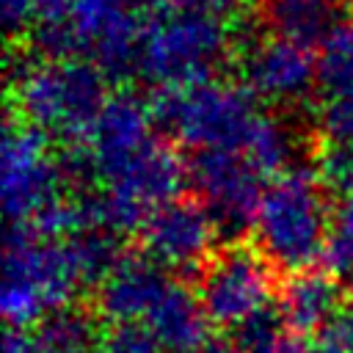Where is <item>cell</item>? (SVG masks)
<instances>
[{
  "label": "cell",
  "mask_w": 353,
  "mask_h": 353,
  "mask_svg": "<svg viewBox=\"0 0 353 353\" xmlns=\"http://www.w3.org/2000/svg\"><path fill=\"white\" fill-rule=\"evenodd\" d=\"M17 116L44 135L69 143L88 141L110 91V77L88 58L41 61L28 47H11L6 58Z\"/></svg>",
  "instance_id": "6da1fadb"
},
{
  "label": "cell",
  "mask_w": 353,
  "mask_h": 353,
  "mask_svg": "<svg viewBox=\"0 0 353 353\" xmlns=\"http://www.w3.org/2000/svg\"><path fill=\"white\" fill-rule=\"evenodd\" d=\"M226 58H232V28L218 14L188 0H165L143 22L135 74L157 91L188 88L215 80Z\"/></svg>",
  "instance_id": "7a4b0ae2"
},
{
  "label": "cell",
  "mask_w": 353,
  "mask_h": 353,
  "mask_svg": "<svg viewBox=\"0 0 353 353\" xmlns=\"http://www.w3.org/2000/svg\"><path fill=\"white\" fill-rule=\"evenodd\" d=\"M331 226L334 210L312 165H298L265 185L254 218V237L276 270L301 273L320 262Z\"/></svg>",
  "instance_id": "3957f363"
},
{
  "label": "cell",
  "mask_w": 353,
  "mask_h": 353,
  "mask_svg": "<svg viewBox=\"0 0 353 353\" xmlns=\"http://www.w3.org/2000/svg\"><path fill=\"white\" fill-rule=\"evenodd\" d=\"M245 85L207 80L152 97L154 124L193 152H243L259 113Z\"/></svg>",
  "instance_id": "277c9868"
},
{
  "label": "cell",
  "mask_w": 353,
  "mask_h": 353,
  "mask_svg": "<svg viewBox=\"0 0 353 353\" xmlns=\"http://www.w3.org/2000/svg\"><path fill=\"white\" fill-rule=\"evenodd\" d=\"M80 276L66 240H44L14 223L6 240V276L0 309L11 328L41 323L50 312L69 306Z\"/></svg>",
  "instance_id": "5b68a950"
},
{
  "label": "cell",
  "mask_w": 353,
  "mask_h": 353,
  "mask_svg": "<svg viewBox=\"0 0 353 353\" xmlns=\"http://www.w3.org/2000/svg\"><path fill=\"white\" fill-rule=\"evenodd\" d=\"M50 135L22 121L17 113L6 119L0 149V188L6 215L14 223H30L50 204L63 199L66 179L58 157L50 154Z\"/></svg>",
  "instance_id": "8992f818"
},
{
  "label": "cell",
  "mask_w": 353,
  "mask_h": 353,
  "mask_svg": "<svg viewBox=\"0 0 353 353\" xmlns=\"http://www.w3.org/2000/svg\"><path fill=\"white\" fill-rule=\"evenodd\" d=\"M232 58L240 69V85L254 99L292 108L317 88V58L312 50L279 36H262L254 25L232 28Z\"/></svg>",
  "instance_id": "52a82bcc"
},
{
  "label": "cell",
  "mask_w": 353,
  "mask_h": 353,
  "mask_svg": "<svg viewBox=\"0 0 353 353\" xmlns=\"http://www.w3.org/2000/svg\"><path fill=\"white\" fill-rule=\"evenodd\" d=\"M273 265L256 245L229 243L201 268L196 295L215 325L237 328L268 309L273 295Z\"/></svg>",
  "instance_id": "ba28073f"
},
{
  "label": "cell",
  "mask_w": 353,
  "mask_h": 353,
  "mask_svg": "<svg viewBox=\"0 0 353 353\" xmlns=\"http://www.w3.org/2000/svg\"><path fill=\"white\" fill-rule=\"evenodd\" d=\"M188 185L212 215L221 237L237 243L240 234L254 229L265 188L262 174L243 152H196L188 163Z\"/></svg>",
  "instance_id": "9c48e42d"
},
{
  "label": "cell",
  "mask_w": 353,
  "mask_h": 353,
  "mask_svg": "<svg viewBox=\"0 0 353 353\" xmlns=\"http://www.w3.org/2000/svg\"><path fill=\"white\" fill-rule=\"evenodd\" d=\"M143 254L171 270H199L215 254L218 226L199 199H171L152 210L141 226Z\"/></svg>",
  "instance_id": "30bf717a"
},
{
  "label": "cell",
  "mask_w": 353,
  "mask_h": 353,
  "mask_svg": "<svg viewBox=\"0 0 353 353\" xmlns=\"http://www.w3.org/2000/svg\"><path fill=\"white\" fill-rule=\"evenodd\" d=\"M152 127V99H143L135 91H113L85 141L94 157L97 182H105L135 152H141L154 138Z\"/></svg>",
  "instance_id": "8fae6325"
},
{
  "label": "cell",
  "mask_w": 353,
  "mask_h": 353,
  "mask_svg": "<svg viewBox=\"0 0 353 353\" xmlns=\"http://www.w3.org/2000/svg\"><path fill=\"white\" fill-rule=\"evenodd\" d=\"M168 287L171 279L163 265L146 254H124L110 276L97 287V309L113 325L141 323Z\"/></svg>",
  "instance_id": "7c38bea8"
},
{
  "label": "cell",
  "mask_w": 353,
  "mask_h": 353,
  "mask_svg": "<svg viewBox=\"0 0 353 353\" xmlns=\"http://www.w3.org/2000/svg\"><path fill=\"white\" fill-rule=\"evenodd\" d=\"M345 306V290L328 270H301L290 273L279 292V314L292 334H323L339 317Z\"/></svg>",
  "instance_id": "4fadbf2b"
},
{
  "label": "cell",
  "mask_w": 353,
  "mask_h": 353,
  "mask_svg": "<svg viewBox=\"0 0 353 353\" xmlns=\"http://www.w3.org/2000/svg\"><path fill=\"white\" fill-rule=\"evenodd\" d=\"M146 325L157 334V339L165 347H171L176 353L196 350L210 339L207 336L210 317H207L199 295L176 281H171V287L163 292L157 306L149 312Z\"/></svg>",
  "instance_id": "5bb4252c"
},
{
  "label": "cell",
  "mask_w": 353,
  "mask_h": 353,
  "mask_svg": "<svg viewBox=\"0 0 353 353\" xmlns=\"http://www.w3.org/2000/svg\"><path fill=\"white\" fill-rule=\"evenodd\" d=\"M262 22L270 36L295 41L309 50L320 47L342 28L334 0H268Z\"/></svg>",
  "instance_id": "9a60e30c"
},
{
  "label": "cell",
  "mask_w": 353,
  "mask_h": 353,
  "mask_svg": "<svg viewBox=\"0 0 353 353\" xmlns=\"http://www.w3.org/2000/svg\"><path fill=\"white\" fill-rule=\"evenodd\" d=\"M99 317L83 306H61L50 312L33 334L39 353H102Z\"/></svg>",
  "instance_id": "2e32d148"
},
{
  "label": "cell",
  "mask_w": 353,
  "mask_h": 353,
  "mask_svg": "<svg viewBox=\"0 0 353 353\" xmlns=\"http://www.w3.org/2000/svg\"><path fill=\"white\" fill-rule=\"evenodd\" d=\"M243 154L248 157V163L262 174V176H281L292 168H298V157H301V135L298 130L281 119V116H259L245 146Z\"/></svg>",
  "instance_id": "e0dca14e"
},
{
  "label": "cell",
  "mask_w": 353,
  "mask_h": 353,
  "mask_svg": "<svg viewBox=\"0 0 353 353\" xmlns=\"http://www.w3.org/2000/svg\"><path fill=\"white\" fill-rule=\"evenodd\" d=\"M83 287H99L121 262V234L108 229H83L66 240Z\"/></svg>",
  "instance_id": "ac0fdd59"
},
{
  "label": "cell",
  "mask_w": 353,
  "mask_h": 353,
  "mask_svg": "<svg viewBox=\"0 0 353 353\" xmlns=\"http://www.w3.org/2000/svg\"><path fill=\"white\" fill-rule=\"evenodd\" d=\"M317 91L328 99L353 97V28H339L320 44Z\"/></svg>",
  "instance_id": "d6986e66"
},
{
  "label": "cell",
  "mask_w": 353,
  "mask_h": 353,
  "mask_svg": "<svg viewBox=\"0 0 353 353\" xmlns=\"http://www.w3.org/2000/svg\"><path fill=\"white\" fill-rule=\"evenodd\" d=\"M312 168L325 193H336L339 199L353 196V146L325 141L314 152Z\"/></svg>",
  "instance_id": "ffe728a7"
},
{
  "label": "cell",
  "mask_w": 353,
  "mask_h": 353,
  "mask_svg": "<svg viewBox=\"0 0 353 353\" xmlns=\"http://www.w3.org/2000/svg\"><path fill=\"white\" fill-rule=\"evenodd\" d=\"M284 320L279 312L262 309L254 317H248L243 325L234 328V345L240 353H262L265 347H270L281 334H284Z\"/></svg>",
  "instance_id": "44dd1931"
},
{
  "label": "cell",
  "mask_w": 353,
  "mask_h": 353,
  "mask_svg": "<svg viewBox=\"0 0 353 353\" xmlns=\"http://www.w3.org/2000/svg\"><path fill=\"white\" fill-rule=\"evenodd\" d=\"M163 347L146 323H119L102 339V353H163Z\"/></svg>",
  "instance_id": "7402d4cb"
},
{
  "label": "cell",
  "mask_w": 353,
  "mask_h": 353,
  "mask_svg": "<svg viewBox=\"0 0 353 353\" xmlns=\"http://www.w3.org/2000/svg\"><path fill=\"white\" fill-rule=\"evenodd\" d=\"M317 124L325 141L353 146V97L328 99L317 116Z\"/></svg>",
  "instance_id": "603a6c76"
},
{
  "label": "cell",
  "mask_w": 353,
  "mask_h": 353,
  "mask_svg": "<svg viewBox=\"0 0 353 353\" xmlns=\"http://www.w3.org/2000/svg\"><path fill=\"white\" fill-rule=\"evenodd\" d=\"M320 262H323V270H328V273L336 276V279L353 276V237H347V234L331 229Z\"/></svg>",
  "instance_id": "cb8c5ba5"
},
{
  "label": "cell",
  "mask_w": 353,
  "mask_h": 353,
  "mask_svg": "<svg viewBox=\"0 0 353 353\" xmlns=\"http://www.w3.org/2000/svg\"><path fill=\"white\" fill-rule=\"evenodd\" d=\"M41 8V0H0V17L8 36H22L30 30L36 14Z\"/></svg>",
  "instance_id": "d4e9b609"
},
{
  "label": "cell",
  "mask_w": 353,
  "mask_h": 353,
  "mask_svg": "<svg viewBox=\"0 0 353 353\" xmlns=\"http://www.w3.org/2000/svg\"><path fill=\"white\" fill-rule=\"evenodd\" d=\"M108 11H116V14H127V17H135V19H143L149 14H154L165 0H91Z\"/></svg>",
  "instance_id": "484cf974"
},
{
  "label": "cell",
  "mask_w": 353,
  "mask_h": 353,
  "mask_svg": "<svg viewBox=\"0 0 353 353\" xmlns=\"http://www.w3.org/2000/svg\"><path fill=\"white\" fill-rule=\"evenodd\" d=\"M262 353H320L317 345H312L309 339H303L301 334H281L270 347H265Z\"/></svg>",
  "instance_id": "4316f807"
},
{
  "label": "cell",
  "mask_w": 353,
  "mask_h": 353,
  "mask_svg": "<svg viewBox=\"0 0 353 353\" xmlns=\"http://www.w3.org/2000/svg\"><path fill=\"white\" fill-rule=\"evenodd\" d=\"M3 353H39L33 336L25 334V328H8L3 336Z\"/></svg>",
  "instance_id": "83f0119b"
},
{
  "label": "cell",
  "mask_w": 353,
  "mask_h": 353,
  "mask_svg": "<svg viewBox=\"0 0 353 353\" xmlns=\"http://www.w3.org/2000/svg\"><path fill=\"white\" fill-rule=\"evenodd\" d=\"M331 229L353 237V196L339 199V204L334 207V226Z\"/></svg>",
  "instance_id": "f1b7e54d"
},
{
  "label": "cell",
  "mask_w": 353,
  "mask_h": 353,
  "mask_svg": "<svg viewBox=\"0 0 353 353\" xmlns=\"http://www.w3.org/2000/svg\"><path fill=\"white\" fill-rule=\"evenodd\" d=\"M331 331H334V336L342 342V347H345L347 353H353V301H350L347 312H342V317L331 325Z\"/></svg>",
  "instance_id": "f546056e"
},
{
  "label": "cell",
  "mask_w": 353,
  "mask_h": 353,
  "mask_svg": "<svg viewBox=\"0 0 353 353\" xmlns=\"http://www.w3.org/2000/svg\"><path fill=\"white\" fill-rule=\"evenodd\" d=\"M188 3H193V6H199V8H204V11H212V14H218V17H226V14L240 11V6H243L245 0H188Z\"/></svg>",
  "instance_id": "4dcf8cb0"
},
{
  "label": "cell",
  "mask_w": 353,
  "mask_h": 353,
  "mask_svg": "<svg viewBox=\"0 0 353 353\" xmlns=\"http://www.w3.org/2000/svg\"><path fill=\"white\" fill-rule=\"evenodd\" d=\"M182 353H240L234 342H226V339H207L201 347L196 350H182Z\"/></svg>",
  "instance_id": "1f68e13d"
},
{
  "label": "cell",
  "mask_w": 353,
  "mask_h": 353,
  "mask_svg": "<svg viewBox=\"0 0 353 353\" xmlns=\"http://www.w3.org/2000/svg\"><path fill=\"white\" fill-rule=\"evenodd\" d=\"M254 3H268V0H254Z\"/></svg>",
  "instance_id": "d6a6232c"
}]
</instances>
